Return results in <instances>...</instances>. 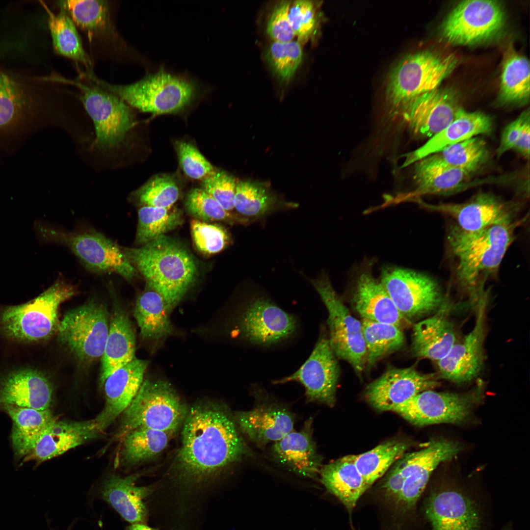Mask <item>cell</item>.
<instances>
[{
	"label": "cell",
	"instance_id": "6da1fadb",
	"mask_svg": "<svg viewBox=\"0 0 530 530\" xmlns=\"http://www.w3.org/2000/svg\"><path fill=\"white\" fill-rule=\"evenodd\" d=\"M183 424L176 459L180 490L165 507L179 518H199L205 507L202 486L248 451L231 417L216 406L194 405Z\"/></svg>",
	"mask_w": 530,
	"mask_h": 530
},
{
	"label": "cell",
	"instance_id": "7a4b0ae2",
	"mask_svg": "<svg viewBox=\"0 0 530 530\" xmlns=\"http://www.w3.org/2000/svg\"><path fill=\"white\" fill-rule=\"evenodd\" d=\"M88 78L131 106L155 114L182 111L212 90L188 73L169 70L163 65L129 84L109 83L93 74Z\"/></svg>",
	"mask_w": 530,
	"mask_h": 530
},
{
	"label": "cell",
	"instance_id": "3957f363",
	"mask_svg": "<svg viewBox=\"0 0 530 530\" xmlns=\"http://www.w3.org/2000/svg\"><path fill=\"white\" fill-rule=\"evenodd\" d=\"M130 263L144 277L147 287L163 298L171 312L194 282L195 260L180 244L160 236L138 248H122Z\"/></svg>",
	"mask_w": 530,
	"mask_h": 530
},
{
	"label": "cell",
	"instance_id": "277c9868",
	"mask_svg": "<svg viewBox=\"0 0 530 530\" xmlns=\"http://www.w3.org/2000/svg\"><path fill=\"white\" fill-rule=\"evenodd\" d=\"M515 227L513 222L473 232L457 225L450 229L448 239L457 259V276L475 303L483 292L479 282L497 270L514 240Z\"/></svg>",
	"mask_w": 530,
	"mask_h": 530
},
{
	"label": "cell",
	"instance_id": "5b68a950",
	"mask_svg": "<svg viewBox=\"0 0 530 530\" xmlns=\"http://www.w3.org/2000/svg\"><path fill=\"white\" fill-rule=\"evenodd\" d=\"M76 292L75 287L59 280L32 300L4 308L0 316L1 328L7 337L18 341L47 339L58 328L60 305Z\"/></svg>",
	"mask_w": 530,
	"mask_h": 530
},
{
	"label": "cell",
	"instance_id": "8992f818",
	"mask_svg": "<svg viewBox=\"0 0 530 530\" xmlns=\"http://www.w3.org/2000/svg\"><path fill=\"white\" fill-rule=\"evenodd\" d=\"M188 409L168 382L145 380L122 413L119 433L144 427L173 433L183 424Z\"/></svg>",
	"mask_w": 530,
	"mask_h": 530
},
{
	"label": "cell",
	"instance_id": "52a82bcc",
	"mask_svg": "<svg viewBox=\"0 0 530 530\" xmlns=\"http://www.w3.org/2000/svg\"><path fill=\"white\" fill-rule=\"evenodd\" d=\"M457 62L454 55L443 56L429 51L407 55L390 74L386 89L388 101L400 108L414 97L438 88Z\"/></svg>",
	"mask_w": 530,
	"mask_h": 530
},
{
	"label": "cell",
	"instance_id": "ba28073f",
	"mask_svg": "<svg viewBox=\"0 0 530 530\" xmlns=\"http://www.w3.org/2000/svg\"><path fill=\"white\" fill-rule=\"evenodd\" d=\"M40 230L46 239L69 248L90 271L115 273L129 281L137 276V271L122 248L99 232L95 230L71 232L44 227H40Z\"/></svg>",
	"mask_w": 530,
	"mask_h": 530
},
{
	"label": "cell",
	"instance_id": "9c48e42d",
	"mask_svg": "<svg viewBox=\"0 0 530 530\" xmlns=\"http://www.w3.org/2000/svg\"><path fill=\"white\" fill-rule=\"evenodd\" d=\"M328 312V337L336 357L347 361L360 375L366 365L362 323L350 313L325 274L310 280Z\"/></svg>",
	"mask_w": 530,
	"mask_h": 530
},
{
	"label": "cell",
	"instance_id": "30bf717a",
	"mask_svg": "<svg viewBox=\"0 0 530 530\" xmlns=\"http://www.w3.org/2000/svg\"><path fill=\"white\" fill-rule=\"evenodd\" d=\"M235 326L238 335L249 344L268 347L293 337L298 321L268 298L254 295L239 311Z\"/></svg>",
	"mask_w": 530,
	"mask_h": 530
},
{
	"label": "cell",
	"instance_id": "8fae6325",
	"mask_svg": "<svg viewBox=\"0 0 530 530\" xmlns=\"http://www.w3.org/2000/svg\"><path fill=\"white\" fill-rule=\"evenodd\" d=\"M57 329L62 344L80 361H93L103 354L109 329L107 310L90 300L68 311Z\"/></svg>",
	"mask_w": 530,
	"mask_h": 530
},
{
	"label": "cell",
	"instance_id": "7c38bea8",
	"mask_svg": "<svg viewBox=\"0 0 530 530\" xmlns=\"http://www.w3.org/2000/svg\"><path fill=\"white\" fill-rule=\"evenodd\" d=\"M483 381L465 393L422 392L393 411L410 423L424 426L440 423L457 424L466 420L472 408L481 399Z\"/></svg>",
	"mask_w": 530,
	"mask_h": 530
},
{
	"label": "cell",
	"instance_id": "4fadbf2b",
	"mask_svg": "<svg viewBox=\"0 0 530 530\" xmlns=\"http://www.w3.org/2000/svg\"><path fill=\"white\" fill-rule=\"evenodd\" d=\"M504 12L497 1H462L442 23L441 35L448 43L469 45L494 37L502 30Z\"/></svg>",
	"mask_w": 530,
	"mask_h": 530
},
{
	"label": "cell",
	"instance_id": "5bb4252c",
	"mask_svg": "<svg viewBox=\"0 0 530 530\" xmlns=\"http://www.w3.org/2000/svg\"><path fill=\"white\" fill-rule=\"evenodd\" d=\"M79 89L80 99L93 120L97 142L104 147H112L120 143L134 125L130 107L121 98L94 84L55 78Z\"/></svg>",
	"mask_w": 530,
	"mask_h": 530
},
{
	"label": "cell",
	"instance_id": "9a60e30c",
	"mask_svg": "<svg viewBox=\"0 0 530 530\" xmlns=\"http://www.w3.org/2000/svg\"><path fill=\"white\" fill-rule=\"evenodd\" d=\"M380 282L404 318H413L436 311L444 298L434 280L419 272L387 267Z\"/></svg>",
	"mask_w": 530,
	"mask_h": 530
},
{
	"label": "cell",
	"instance_id": "2e32d148",
	"mask_svg": "<svg viewBox=\"0 0 530 530\" xmlns=\"http://www.w3.org/2000/svg\"><path fill=\"white\" fill-rule=\"evenodd\" d=\"M460 450L459 444L454 442L436 439L421 450L405 453L394 464L404 480L395 503L404 511L414 507L432 472L440 463L451 459Z\"/></svg>",
	"mask_w": 530,
	"mask_h": 530
},
{
	"label": "cell",
	"instance_id": "e0dca14e",
	"mask_svg": "<svg viewBox=\"0 0 530 530\" xmlns=\"http://www.w3.org/2000/svg\"><path fill=\"white\" fill-rule=\"evenodd\" d=\"M340 376L339 366L328 341L321 330L307 360L292 374L273 381L274 384L291 381L299 383L305 390L307 400L334 406Z\"/></svg>",
	"mask_w": 530,
	"mask_h": 530
},
{
	"label": "cell",
	"instance_id": "ac0fdd59",
	"mask_svg": "<svg viewBox=\"0 0 530 530\" xmlns=\"http://www.w3.org/2000/svg\"><path fill=\"white\" fill-rule=\"evenodd\" d=\"M488 297L483 293L476 306V318L472 329L459 342H456L449 353L437 362L440 378L456 383L471 381L480 372L484 362V343Z\"/></svg>",
	"mask_w": 530,
	"mask_h": 530
},
{
	"label": "cell",
	"instance_id": "d6986e66",
	"mask_svg": "<svg viewBox=\"0 0 530 530\" xmlns=\"http://www.w3.org/2000/svg\"><path fill=\"white\" fill-rule=\"evenodd\" d=\"M438 374L424 373L415 367L392 368L367 387L365 398L375 409L392 411L418 394L440 385Z\"/></svg>",
	"mask_w": 530,
	"mask_h": 530
},
{
	"label": "cell",
	"instance_id": "ffe728a7",
	"mask_svg": "<svg viewBox=\"0 0 530 530\" xmlns=\"http://www.w3.org/2000/svg\"><path fill=\"white\" fill-rule=\"evenodd\" d=\"M460 108L452 91L436 88L414 97L399 108L412 133L430 138L450 124Z\"/></svg>",
	"mask_w": 530,
	"mask_h": 530
},
{
	"label": "cell",
	"instance_id": "44dd1931",
	"mask_svg": "<svg viewBox=\"0 0 530 530\" xmlns=\"http://www.w3.org/2000/svg\"><path fill=\"white\" fill-rule=\"evenodd\" d=\"M429 208L452 216L458 227L468 232L513 222L515 209L511 204L488 193H479L463 203L440 204Z\"/></svg>",
	"mask_w": 530,
	"mask_h": 530
},
{
	"label": "cell",
	"instance_id": "7402d4cb",
	"mask_svg": "<svg viewBox=\"0 0 530 530\" xmlns=\"http://www.w3.org/2000/svg\"><path fill=\"white\" fill-rule=\"evenodd\" d=\"M148 361L135 357L117 370L105 381L106 403L93 420L102 432L126 409L137 393L143 381Z\"/></svg>",
	"mask_w": 530,
	"mask_h": 530
},
{
	"label": "cell",
	"instance_id": "603a6c76",
	"mask_svg": "<svg viewBox=\"0 0 530 530\" xmlns=\"http://www.w3.org/2000/svg\"><path fill=\"white\" fill-rule=\"evenodd\" d=\"M452 305L444 299L434 315L414 325L411 350L415 356L436 362L444 358L456 342L450 316Z\"/></svg>",
	"mask_w": 530,
	"mask_h": 530
},
{
	"label": "cell",
	"instance_id": "cb8c5ba5",
	"mask_svg": "<svg viewBox=\"0 0 530 530\" xmlns=\"http://www.w3.org/2000/svg\"><path fill=\"white\" fill-rule=\"evenodd\" d=\"M100 432L93 420L62 421L55 418L43 431L24 461L34 460L40 463L97 438Z\"/></svg>",
	"mask_w": 530,
	"mask_h": 530
},
{
	"label": "cell",
	"instance_id": "d4e9b609",
	"mask_svg": "<svg viewBox=\"0 0 530 530\" xmlns=\"http://www.w3.org/2000/svg\"><path fill=\"white\" fill-rule=\"evenodd\" d=\"M425 514L431 530H481L479 512L468 497L454 490L432 494Z\"/></svg>",
	"mask_w": 530,
	"mask_h": 530
},
{
	"label": "cell",
	"instance_id": "484cf974",
	"mask_svg": "<svg viewBox=\"0 0 530 530\" xmlns=\"http://www.w3.org/2000/svg\"><path fill=\"white\" fill-rule=\"evenodd\" d=\"M53 397L50 381L37 370L15 371L0 381V408L13 405L44 410L50 409Z\"/></svg>",
	"mask_w": 530,
	"mask_h": 530
},
{
	"label": "cell",
	"instance_id": "4316f807",
	"mask_svg": "<svg viewBox=\"0 0 530 530\" xmlns=\"http://www.w3.org/2000/svg\"><path fill=\"white\" fill-rule=\"evenodd\" d=\"M312 423L309 418L300 430H292L275 442L272 451L279 463L294 473L315 478L319 474L322 459L313 438Z\"/></svg>",
	"mask_w": 530,
	"mask_h": 530
},
{
	"label": "cell",
	"instance_id": "83f0119b",
	"mask_svg": "<svg viewBox=\"0 0 530 530\" xmlns=\"http://www.w3.org/2000/svg\"><path fill=\"white\" fill-rule=\"evenodd\" d=\"M492 127L490 117L480 111H467L461 107L455 119L447 127L419 148L406 154L402 167L434 154L443 149L465 140L490 132Z\"/></svg>",
	"mask_w": 530,
	"mask_h": 530
},
{
	"label": "cell",
	"instance_id": "f1b7e54d",
	"mask_svg": "<svg viewBox=\"0 0 530 530\" xmlns=\"http://www.w3.org/2000/svg\"><path fill=\"white\" fill-rule=\"evenodd\" d=\"M275 404H262L235 415L240 430L259 446L277 442L293 430L294 420L291 413Z\"/></svg>",
	"mask_w": 530,
	"mask_h": 530
},
{
	"label": "cell",
	"instance_id": "f546056e",
	"mask_svg": "<svg viewBox=\"0 0 530 530\" xmlns=\"http://www.w3.org/2000/svg\"><path fill=\"white\" fill-rule=\"evenodd\" d=\"M352 301L362 319L390 323L398 327L404 318L398 311L380 281L368 268L358 275L354 286Z\"/></svg>",
	"mask_w": 530,
	"mask_h": 530
},
{
	"label": "cell",
	"instance_id": "4dcf8cb0",
	"mask_svg": "<svg viewBox=\"0 0 530 530\" xmlns=\"http://www.w3.org/2000/svg\"><path fill=\"white\" fill-rule=\"evenodd\" d=\"M135 335L124 311L116 306L109 325L108 335L101 357L100 383L135 357Z\"/></svg>",
	"mask_w": 530,
	"mask_h": 530
},
{
	"label": "cell",
	"instance_id": "1f68e13d",
	"mask_svg": "<svg viewBox=\"0 0 530 530\" xmlns=\"http://www.w3.org/2000/svg\"><path fill=\"white\" fill-rule=\"evenodd\" d=\"M320 481L327 490L338 498L349 511L370 486L358 471L354 455H348L322 466Z\"/></svg>",
	"mask_w": 530,
	"mask_h": 530
},
{
	"label": "cell",
	"instance_id": "d6a6232c",
	"mask_svg": "<svg viewBox=\"0 0 530 530\" xmlns=\"http://www.w3.org/2000/svg\"><path fill=\"white\" fill-rule=\"evenodd\" d=\"M137 477L133 475L126 477L112 475L103 490L104 498L132 524H144L146 520L148 510L144 500L152 491L151 487L136 486Z\"/></svg>",
	"mask_w": 530,
	"mask_h": 530
},
{
	"label": "cell",
	"instance_id": "836d02e7",
	"mask_svg": "<svg viewBox=\"0 0 530 530\" xmlns=\"http://www.w3.org/2000/svg\"><path fill=\"white\" fill-rule=\"evenodd\" d=\"M472 174L430 155L415 162L413 179L419 194L448 195L463 189Z\"/></svg>",
	"mask_w": 530,
	"mask_h": 530
},
{
	"label": "cell",
	"instance_id": "e575fe53",
	"mask_svg": "<svg viewBox=\"0 0 530 530\" xmlns=\"http://www.w3.org/2000/svg\"><path fill=\"white\" fill-rule=\"evenodd\" d=\"M12 422V445L17 459L26 457L40 436L55 418L50 409L44 410L13 405L1 407Z\"/></svg>",
	"mask_w": 530,
	"mask_h": 530
},
{
	"label": "cell",
	"instance_id": "d590c367",
	"mask_svg": "<svg viewBox=\"0 0 530 530\" xmlns=\"http://www.w3.org/2000/svg\"><path fill=\"white\" fill-rule=\"evenodd\" d=\"M171 313L163 298L154 290L147 287L138 297L134 316L145 339L159 341L172 333Z\"/></svg>",
	"mask_w": 530,
	"mask_h": 530
},
{
	"label": "cell",
	"instance_id": "8d00e7d4",
	"mask_svg": "<svg viewBox=\"0 0 530 530\" xmlns=\"http://www.w3.org/2000/svg\"><path fill=\"white\" fill-rule=\"evenodd\" d=\"M58 5L76 26L90 38L104 37L113 32L109 5L106 0H60Z\"/></svg>",
	"mask_w": 530,
	"mask_h": 530
},
{
	"label": "cell",
	"instance_id": "74e56055",
	"mask_svg": "<svg viewBox=\"0 0 530 530\" xmlns=\"http://www.w3.org/2000/svg\"><path fill=\"white\" fill-rule=\"evenodd\" d=\"M41 4L48 14V26L55 52L81 63L90 71V58L83 48L73 20L64 10L55 14L45 3Z\"/></svg>",
	"mask_w": 530,
	"mask_h": 530
},
{
	"label": "cell",
	"instance_id": "f35d334b",
	"mask_svg": "<svg viewBox=\"0 0 530 530\" xmlns=\"http://www.w3.org/2000/svg\"><path fill=\"white\" fill-rule=\"evenodd\" d=\"M361 323L368 370L382 357L400 349L404 343L400 327L365 319Z\"/></svg>",
	"mask_w": 530,
	"mask_h": 530
},
{
	"label": "cell",
	"instance_id": "ab89813d",
	"mask_svg": "<svg viewBox=\"0 0 530 530\" xmlns=\"http://www.w3.org/2000/svg\"><path fill=\"white\" fill-rule=\"evenodd\" d=\"M172 434L144 427L128 432L124 436L121 461L134 465L154 457L165 449Z\"/></svg>",
	"mask_w": 530,
	"mask_h": 530
},
{
	"label": "cell",
	"instance_id": "60d3db41",
	"mask_svg": "<svg viewBox=\"0 0 530 530\" xmlns=\"http://www.w3.org/2000/svg\"><path fill=\"white\" fill-rule=\"evenodd\" d=\"M530 64L516 53H509L503 62L500 100L504 104L526 103L530 98Z\"/></svg>",
	"mask_w": 530,
	"mask_h": 530
},
{
	"label": "cell",
	"instance_id": "b9f144b4",
	"mask_svg": "<svg viewBox=\"0 0 530 530\" xmlns=\"http://www.w3.org/2000/svg\"><path fill=\"white\" fill-rule=\"evenodd\" d=\"M409 447V444L405 441H389L369 451L354 455L355 463L370 487L405 453Z\"/></svg>",
	"mask_w": 530,
	"mask_h": 530
},
{
	"label": "cell",
	"instance_id": "7bdbcfd3",
	"mask_svg": "<svg viewBox=\"0 0 530 530\" xmlns=\"http://www.w3.org/2000/svg\"><path fill=\"white\" fill-rule=\"evenodd\" d=\"M183 221L181 212L172 207L144 206L138 211L135 242L143 245L177 228Z\"/></svg>",
	"mask_w": 530,
	"mask_h": 530
},
{
	"label": "cell",
	"instance_id": "ee69618b",
	"mask_svg": "<svg viewBox=\"0 0 530 530\" xmlns=\"http://www.w3.org/2000/svg\"><path fill=\"white\" fill-rule=\"evenodd\" d=\"M278 204L277 197L263 183L240 181L237 183L234 208L241 215L260 218L274 210Z\"/></svg>",
	"mask_w": 530,
	"mask_h": 530
},
{
	"label": "cell",
	"instance_id": "f6af8a7d",
	"mask_svg": "<svg viewBox=\"0 0 530 530\" xmlns=\"http://www.w3.org/2000/svg\"><path fill=\"white\" fill-rule=\"evenodd\" d=\"M431 156L446 165L473 173L487 161L489 152L485 141L476 136L448 146Z\"/></svg>",
	"mask_w": 530,
	"mask_h": 530
},
{
	"label": "cell",
	"instance_id": "bcb514c9",
	"mask_svg": "<svg viewBox=\"0 0 530 530\" xmlns=\"http://www.w3.org/2000/svg\"><path fill=\"white\" fill-rule=\"evenodd\" d=\"M266 59L274 74L282 80L289 81L303 58L301 45L297 41H274L268 48Z\"/></svg>",
	"mask_w": 530,
	"mask_h": 530
},
{
	"label": "cell",
	"instance_id": "7dc6e473",
	"mask_svg": "<svg viewBox=\"0 0 530 530\" xmlns=\"http://www.w3.org/2000/svg\"><path fill=\"white\" fill-rule=\"evenodd\" d=\"M186 207L190 214L201 221H224L233 223L245 222L246 219L239 218L225 210L210 194L203 188H196L188 193Z\"/></svg>",
	"mask_w": 530,
	"mask_h": 530
},
{
	"label": "cell",
	"instance_id": "c3c4849f",
	"mask_svg": "<svg viewBox=\"0 0 530 530\" xmlns=\"http://www.w3.org/2000/svg\"><path fill=\"white\" fill-rule=\"evenodd\" d=\"M530 110L523 112L504 129L497 150L498 157L514 150L525 158L530 157Z\"/></svg>",
	"mask_w": 530,
	"mask_h": 530
},
{
	"label": "cell",
	"instance_id": "681fc988",
	"mask_svg": "<svg viewBox=\"0 0 530 530\" xmlns=\"http://www.w3.org/2000/svg\"><path fill=\"white\" fill-rule=\"evenodd\" d=\"M137 196L144 206L169 208L178 199L179 190L170 177L157 176L143 186Z\"/></svg>",
	"mask_w": 530,
	"mask_h": 530
},
{
	"label": "cell",
	"instance_id": "f907efd6",
	"mask_svg": "<svg viewBox=\"0 0 530 530\" xmlns=\"http://www.w3.org/2000/svg\"><path fill=\"white\" fill-rule=\"evenodd\" d=\"M190 229L196 247L206 254L220 252L229 241L227 231L219 225L209 224L195 219L190 222Z\"/></svg>",
	"mask_w": 530,
	"mask_h": 530
},
{
	"label": "cell",
	"instance_id": "816d5d0a",
	"mask_svg": "<svg viewBox=\"0 0 530 530\" xmlns=\"http://www.w3.org/2000/svg\"><path fill=\"white\" fill-rule=\"evenodd\" d=\"M289 18L297 42L306 43L312 35L317 24L314 4L309 0H297L291 5Z\"/></svg>",
	"mask_w": 530,
	"mask_h": 530
},
{
	"label": "cell",
	"instance_id": "f5cc1de1",
	"mask_svg": "<svg viewBox=\"0 0 530 530\" xmlns=\"http://www.w3.org/2000/svg\"><path fill=\"white\" fill-rule=\"evenodd\" d=\"M23 94L16 83L0 73V127L11 123L24 106Z\"/></svg>",
	"mask_w": 530,
	"mask_h": 530
},
{
	"label": "cell",
	"instance_id": "db71d44e",
	"mask_svg": "<svg viewBox=\"0 0 530 530\" xmlns=\"http://www.w3.org/2000/svg\"><path fill=\"white\" fill-rule=\"evenodd\" d=\"M180 165L185 173L194 179H205L215 171L212 165L192 144L176 143Z\"/></svg>",
	"mask_w": 530,
	"mask_h": 530
},
{
	"label": "cell",
	"instance_id": "11a10c76",
	"mask_svg": "<svg viewBox=\"0 0 530 530\" xmlns=\"http://www.w3.org/2000/svg\"><path fill=\"white\" fill-rule=\"evenodd\" d=\"M236 185L231 175L224 171H214L204 179L202 188L229 212L234 208Z\"/></svg>",
	"mask_w": 530,
	"mask_h": 530
},
{
	"label": "cell",
	"instance_id": "9f6ffc18",
	"mask_svg": "<svg viewBox=\"0 0 530 530\" xmlns=\"http://www.w3.org/2000/svg\"><path fill=\"white\" fill-rule=\"evenodd\" d=\"M291 5L290 0H283L277 3L272 11L266 31L274 41L289 42L295 37L289 18Z\"/></svg>",
	"mask_w": 530,
	"mask_h": 530
},
{
	"label": "cell",
	"instance_id": "6f0895ef",
	"mask_svg": "<svg viewBox=\"0 0 530 530\" xmlns=\"http://www.w3.org/2000/svg\"><path fill=\"white\" fill-rule=\"evenodd\" d=\"M128 530H158L155 529L154 528H152L151 527H149V526H148L147 525H145L144 524L137 523V524H132L131 526H130L128 528Z\"/></svg>",
	"mask_w": 530,
	"mask_h": 530
}]
</instances>
